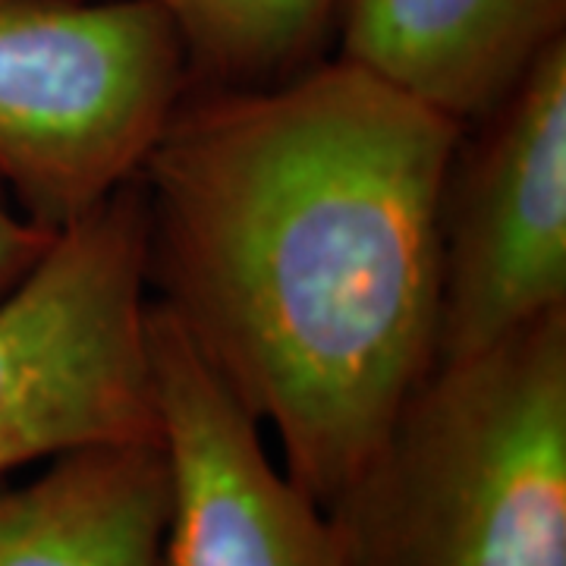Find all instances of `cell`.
<instances>
[{
	"label": "cell",
	"mask_w": 566,
	"mask_h": 566,
	"mask_svg": "<svg viewBox=\"0 0 566 566\" xmlns=\"http://www.w3.org/2000/svg\"><path fill=\"white\" fill-rule=\"evenodd\" d=\"M463 126L359 66L189 85L139 170L145 271L327 506L434 363L441 199Z\"/></svg>",
	"instance_id": "obj_1"
},
{
	"label": "cell",
	"mask_w": 566,
	"mask_h": 566,
	"mask_svg": "<svg viewBox=\"0 0 566 566\" xmlns=\"http://www.w3.org/2000/svg\"><path fill=\"white\" fill-rule=\"evenodd\" d=\"M324 516L340 566H566V308L431 363Z\"/></svg>",
	"instance_id": "obj_2"
},
{
	"label": "cell",
	"mask_w": 566,
	"mask_h": 566,
	"mask_svg": "<svg viewBox=\"0 0 566 566\" xmlns=\"http://www.w3.org/2000/svg\"><path fill=\"white\" fill-rule=\"evenodd\" d=\"M148 0H0V182L51 233L136 180L189 92Z\"/></svg>",
	"instance_id": "obj_3"
},
{
	"label": "cell",
	"mask_w": 566,
	"mask_h": 566,
	"mask_svg": "<svg viewBox=\"0 0 566 566\" xmlns=\"http://www.w3.org/2000/svg\"><path fill=\"white\" fill-rule=\"evenodd\" d=\"M139 177L0 300V479L73 447L161 441Z\"/></svg>",
	"instance_id": "obj_4"
},
{
	"label": "cell",
	"mask_w": 566,
	"mask_h": 566,
	"mask_svg": "<svg viewBox=\"0 0 566 566\" xmlns=\"http://www.w3.org/2000/svg\"><path fill=\"white\" fill-rule=\"evenodd\" d=\"M479 123L441 199L434 363L566 308V39Z\"/></svg>",
	"instance_id": "obj_5"
},
{
	"label": "cell",
	"mask_w": 566,
	"mask_h": 566,
	"mask_svg": "<svg viewBox=\"0 0 566 566\" xmlns=\"http://www.w3.org/2000/svg\"><path fill=\"white\" fill-rule=\"evenodd\" d=\"M148 349L174 482L164 566H340L322 506L271 463L259 422L158 303Z\"/></svg>",
	"instance_id": "obj_6"
},
{
	"label": "cell",
	"mask_w": 566,
	"mask_h": 566,
	"mask_svg": "<svg viewBox=\"0 0 566 566\" xmlns=\"http://www.w3.org/2000/svg\"><path fill=\"white\" fill-rule=\"evenodd\" d=\"M340 61L463 129L566 39V0H340Z\"/></svg>",
	"instance_id": "obj_7"
},
{
	"label": "cell",
	"mask_w": 566,
	"mask_h": 566,
	"mask_svg": "<svg viewBox=\"0 0 566 566\" xmlns=\"http://www.w3.org/2000/svg\"><path fill=\"white\" fill-rule=\"evenodd\" d=\"M170 510L164 441L73 447L25 485L0 479V566H164Z\"/></svg>",
	"instance_id": "obj_8"
},
{
	"label": "cell",
	"mask_w": 566,
	"mask_h": 566,
	"mask_svg": "<svg viewBox=\"0 0 566 566\" xmlns=\"http://www.w3.org/2000/svg\"><path fill=\"white\" fill-rule=\"evenodd\" d=\"M180 32L192 85H259L303 70L340 0H148Z\"/></svg>",
	"instance_id": "obj_9"
},
{
	"label": "cell",
	"mask_w": 566,
	"mask_h": 566,
	"mask_svg": "<svg viewBox=\"0 0 566 566\" xmlns=\"http://www.w3.org/2000/svg\"><path fill=\"white\" fill-rule=\"evenodd\" d=\"M54 240L57 233L44 230L10 196L0 192V300L39 268Z\"/></svg>",
	"instance_id": "obj_10"
}]
</instances>
